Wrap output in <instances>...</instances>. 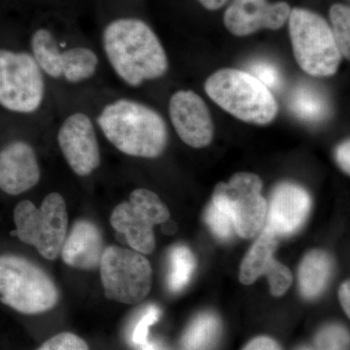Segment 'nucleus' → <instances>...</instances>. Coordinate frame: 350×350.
I'll use <instances>...</instances> for the list:
<instances>
[{"mask_svg":"<svg viewBox=\"0 0 350 350\" xmlns=\"http://www.w3.org/2000/svg\"><path fill=\"white\" fill-rule=\"evenodd\" d=\"M101 42L110 66L129 86L159 79L169 69L160 39L150 25L137 18H118L108 23Z\"/></svg>","mask_w":350,"mask_h":350,"instance_id":"1","label":"nucleus"},{"mask_svg":"<svg viewBox=\"0 0 350 350\" xmlns=\"http://www.w3.org/2000/svg\"><path fill=\"white\" fill-rule=\"evenodd\" d=\"M96 124L107 142L128 156L158 158L169 144V128L162 115L129 98L107 103L96 117Z\"/></svg>","mask_w":350,"mask_h":350,"instance_id":"2","label":"nucleus"},{"mask_svg":"<svg viewBox=\"0 0 350 350\" xmlns=\"http://www.w3.org/2000/svg\"><path fill=\"white\" fill-rule=\"evenodd\" d=\"M204 89L216 105L246 123L267 125L278 112L271 90L247 71L220 69L209 76Z\"/></svg>","mask_w":350,"mask_h":350,"instance_id":"3","label":"nucleus"},{"mask_svg":"<svg viewBox=\"0 0 350 350\" xmlns=\"http://www.w3.org/2000/svg\"><path fill=\"white\" fill-rule=\"evenodd\" d=\"M0 301L23 314H39L55 308L59 291L38 265L15 254L0 255Z\"/></svg>","mask_w":350,"mask_h":350,"instance_id":"4","label":"nucleus"},{"mask_svg":"<svg viewBox=\"0 0 350 350\" xmlns=\"http://www.w3.org/2000/svg\"><path fill=\"white\" fill-rule=\"evenodd\" d=\"M288 23L295 59L300 68L314 77L335 75L342 56L327 21L308 9L293 8Z\"/></svg>","mask_w":350,"mask_h":350,"instance_id":"5","label":"nucleus"},{"mask_svg":"<svg viewBox=\"0 0 350 350\" xmlns=\"http://www.w3.org/2000/svg\"><path fill=\"white\" fill-rule=\"evenodd\" d=\"M14 223L20 241L34 246L41 256L55 260L61 255L68 229L63 196L50 193L39 207L31 200H22L14 209Z\"/></svg>","mask_w":350,"mask_h":350,"instance_id":"6","label":"nucleus"},{"mask_svg":"<svg viewBox=\"0 0 350 350\" xmlns=\"http://www.w3.org/2000/svg\"><path fill=\"white\" fill-rule=\"evenodd\" d=\"M45 75L31 53L0 49V105L8 111L32 114L45 98Z\"/></svg>","mask_w":350,"mask_h":350,"instance_id":"7","label":"nucleus"},{"mask_svg":"<svg viewBox=\"0 0 350 350\" xmlns=\"http://www.w3.org/2000/svg\"><path fill=\"white\" fill-rule=\"evenodd\" d=\"M262 188L258 175L239 172L228 183L221 182L214 189L213 204L231 217L234 231L241 238H253L264 228L268 202Z\"/></svg>","mask_w":350,"mask_h":350,"instance_id":"8","label":"nucleus"},{"mask_svg":"<svg viewBox=\"0 0 350 350\" xmlns=\"http://www.w3.org/2000/svg\"><path fill=\"white\" fill-rule=\"evenodd\" d=\"M100 269L108 300L133 305L140 303L150 292L151 265L137 251L108 246L103 251Z\"/></svg>","mask_w":350,"mask_h":350,"instance_id":"9","label":"nucleus"},{"mask_svg":"<svg viewBox=\"0 0 350 350\" xmlns=\"http://www.w3.org/2000/svg\"><path fill=\"white\" fill-rule=\"evenodd\" d=\"M170 211L156 193L147 189H135L128 202L113 209L110 223L115 231L125 236L129 245L142 254L155 250L154 225L169 220Z\"/></svg>","mask_w":350,"mask_h":350,"instance_id":"10","label":"nucleus"},{"mask_svg":"<svg viewBox=\"0 0 350 350\" xmlns=\"http://www.w3.org/2000/svg\"><path fill=\"white\" fill-rule=\"evenodd\" d=\"M31 49L44 75L70 84L93 77L100 64V59L93 49L86 46L62 48L55 34L45 27L32 33Z\"/></svg>","mask_w":350,"mask_h":350,"instance_id":"11","label":"nucleus"},{"mask_svg":"<svg viewBox=\"0 0 350 350\" xmlns=\"http://www.w3.org/2000/svg\"><path fill=\"white\" fill-rule=\"evenodd\" d=\"M57 144L69 167L88 176L100 167V147L93 120L86 113L68 115L57 131Z\"/></svg>","mask_w":350,"mask_h":350,"instance_id":"12","label":"nucleus"},{"mask_svg":"<svg viewBox=\"0 0 350 350\" xmlns=\"http://www.w3.org/2000/svg\"><path fill=\"white\" fill-rule=\"evenodd\" d=\"M170 121L182 142L194 148L211 144L214 124L208 107L193 91L176 92L170 100Z\"/></svg>","mask_w":350,"mask_h":350,"instance_id":"13","label":"nucleus"},{"mask_svg":"<svg viewBox=\"0 0 350 350\" xmlns=\"http://www.w3.org/2000/svg\"><path fill=\"white\" fill-rule=\"evenodd\" d=\"M291 7L284 1L232 0L224 14L228 31L236 36H247L262 29L276 31L287 22Z\"/></svg>","mask_w":350,"mask_h":350,"instance_id":"14","label":"nucleus"},{"mask_svg":"<svg viewBox=\"0 0 350 350\" xmlns=\"http://www.w3.org/2000/svg\"><path fill=\"white\" fill-rule=\"evenodd\" d=\"M312 200L305 189L293 183L276 186L269 200L264 228L278 236L298 231L310 213Z\"/></svg>","mask_w":350,"mask_h":350,"instance_id":"15","label":"nucleus"},{"mask_svg":"<svg viewBox=\"0 0 350 350\" xmlns=\"http://www.w3.org/2000/svg\"><path fill=\"white\" fill-rule=\"evenodd\" d=\"M38 155L29 142L14 140L0 151V190L17 196L31 190L40 180Z\"/></svg>","mask_w":350,"mask_h":350,"instance_id":"16","label":"nucleus"},{"mask_svg":"<svg viewBox=\"0 0 350 350\" xmlns=\"http://www.w3.org/2000/svg\"><path fill=\"white\" fill-rule=\"evenodd\" d=\"M105 241L98 226L89 220L76 221L64 239L61 256L71 268L94 271L100 268Z\"/></svg>","mask_w":350,"mask_h":350,"instance_id":"17","label":"nucleus"},{"mask_svg":"<svg viewBox=\"0 0 350 350\" xmlns=\"http://www.w3.org/2000/svg\"><path fill=\"white\" fill-rule=\"evenodd\" d=\"M333 260L325 251H310L299 269L301 293L306 299L319 297L325 289L333 271Z\"/></svg>","mask_w":350,"mask_h":350,"instance_id":"18","label":"nucleus"},{"mask_svg":"<svg viewBox=\"0 0 350 350\" xmlns=\"http://www.w3.org/2000/svg\"><path fill=\"white\" fill-rule=\"evenodd\" d=\"M278 246L276 236L267 228H262V234L248 251L241 262L239 280L245 285L252 284L261 275H266L271 265L275 261L273 253Z\"/></svg>","mask_w":350,"mask_h":350,"instance_id":"19","label":"nucleus"},{"mask_svg":"<svg viewBox=\"0 0 350 350\" xmlns=\"http://www.w3.org/2000/svg\"><path fill=\"white\" fill-rule=\"evenodd\" d=\"M289 108L294 115L308 122H319L326 118L330 111L324 94L308 85H301L290 96Z\"/></svg>","mask_w":350,"mask_h":350,"instance_id":"20","label":"nucleus"},{"mask_svg":"<svg viewBox=\"0 0 350 350\" xmlns=\"http://www.w3.org/2000/svg\"><path fill=\"white\" fill-rule=\"evenodd\" d=\"M221 334L220 319L213 312L198 315L182 338L186 350H213Z\"/></svg>","mask_w":350,"mask_h":350,"instance_id":"21","label":"nucleus"},{"mask_svg":"<svg viewBox=\"0 0 350 350\" xmlns=\"http://www.w3.org/2000/svg\"><path fill=\"white\" fill-rule=\"evenodd\" d=\"M196 268L194 255L186 246L176 245L169 253L167 283L172 293L180 292L190 282Z\"/></svg>","mask_w":350,"mask_h":350,"instance_id":"22","label":"nucleus"},{"mask_svg":"<svg viewBox=\"0 0 350 350\" xmlns=\"http://www.w3.org/2000/svg\"><path fill=\"white\" fill-rule=\"evenodd\" d=\"M332 33L340 54L350 59V8L342 3H336L330 8Z\"/></svg>","mask_w":350,"mask_h":350,"instance_id":"23","label":"nucleus"},{"mask_svg":"<svg viewBox=\"0 0 350 350\" xmlns=\"http://www.w3.org/2000/svg\"><path fill=\"white\" fill-rule=\"evenodd\" d=\"M317 350H349V333L344 326L330 324L323 327L315 337Z\"/></svg>","mask_w":350,"mask_h":350,"instance_id":"24","label":"nucleus"},{"mask_svg":"<svg viewBox=\"0 0 350 350\" xmlns=\"http://www.w3.org/2000/svg\"><path fill=\"white\" fill-rule=\"evenodd\" d=\"M161 310L155 305H149L142 310L133 323L130 331L131 344L139 347L148 340L149 328L158 321Z\"/></svg>","mask_w":350,"mask_h":350,"instance_id":"25","label":"nucleus"},{"mask_svg":"<svg viewBox=\"0 0 350 350\" xmlns=\"http://www.w3.org/2000/svg\"><path fill=\"white\" fill-rule=\"evenodd\" d=\"M206 221L213 234L223 241H229L236 232L231 217L214 206L213 202L207 207Z\"/></svg>","mask_w":350,"mask_h":350,"instance_id":"26","label":"nucleus"},{"mask_svg":"<svg viewBox=\"0 0 350 350\" xmlns=\"http://www.w3.org/2000/svg\"><path fill=\"white\" fill-rule=\"evenodd\" d=\"M36 350H90L87 342L69 332L57 334L54 337L46 340L42 345Z\"/></svg>","mask_w":350,"mask_h":350,"instance_id":"27","label":"nucleus"},{"mask_svg":"<svg viewBox=\"0 0 350 350\" xmlns=\"http://www.w3.org/2000/svg\"><path fill=\"white\" fill-rule=\"evenodd\" d=\"M266 275L268 276L269 286L273 296H282L291 285V271L280 262H273Z\"/></svg>","mask_w":350,"mask_h":350,"instance_id":"28","label":"nucleus"},{"mask_svg":"<svg viewBox=\"0 0 350 350\" xmlns=\"http://www.w3.org/2000/svg\"><path fill=\"white\" fill-rule=\"evenodd\" d=\"M250 73L269 89H278L280 86L282 77L280 71L273 64L267 62H258L251 66Z\"/></svg>","mask_w":350,"mask_h":350,"instance_id":"29","label":"nucleus"},{"mask_svg":"<svg viewBox=\"0 0 350 350\" xmlns=\"http://www.w3.org/2000/svg\"><path fill=\"white\" fill-rule=\"evenodd\" d=\"M243 350H282L278 342L269 337H258L251 340Z\"/></svg>","mask_w":350,"mask_h":350,"instance_id":"30","label":"nucleus"},{"mask_svg":"<svg viewBox=\"0 0 350 350\" xmlns=\"http://www.w3.org/2000/svg\"><path fill=\"white\" fill-rule=\"evenodd\" d=\"M336 158L340 165V169L344 170L345 174H349L350 172V142L349 140H345L340 146H338L336 150Z\"/></svg>","mask_w":350,"mask_h":350,"instance_id":"31","label":"nucleus"},{"mask_svg":"<svg viewBox=\"0 0 350 350\" xmlns=\"http://www.w3.org/2000/svg\"><path fill=\"white\" fill-rule=\"evenodd\" d=\"M338 295H340V303H342V308H344L347 317H349V282H345L344 284L340 286Z\"/></svg>","mask_w":350,"mask_h":350,"instance_id":"32","label":"nucleus"},{"mask_svg":"<svg viewBox=\"0 0 350 350\" xmlns=\"http://www.w3.org/2000/svg\"><path fill=\"white\" fill-rule=\"evenodd\" d=\"M207 10H218L224 6L228 0H198Z\"/></svg>","mask_w":350,"mask_h":350,"instance_id":"33","label":"nucleus"},{"mask_svg":"<svg viewBox=\"0 0 350 350\" xmlns=\"http://www.w3.org/2000/svg\"><path fill=\"white\" fill-rule=\"evenodd\" d=\"M138 347H139V350H165L163 349L162 345L149 340H147L144 344L140 345Z\"/></svg>","mask_w":350,"mask_h":350,"instance_id":"34","label":"nucleus"},{"mask_svg":"<svg viewBox=\"0 0 350 350\" xmlns=\"http://www.w3.org/2000/svg\"><path fill=\"white\" fill-rule=\"evenodd\" d=\"M301 350H310V349H301Z\"/></svg>","mask_w":350,"mask_h":350,"instance_id":"35","label":"nucleus"}]
</instances>
